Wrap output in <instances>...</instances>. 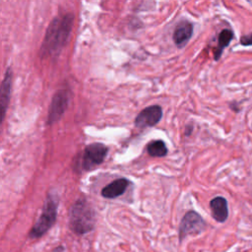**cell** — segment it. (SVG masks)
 Wrapping results in <instances>:
<instances>
[{"label":"cell","instance_id":"6da1fadb","mask_svg":"<svg viewBox=\"0 0 252 252\" xmlns=\"http://www.w3.org/2000/svg\"><path fill=\"white\" fill-rule=\"evenodd\" d=\"M74 22L73 14L54 18L46 30L40 48L42 55H57L69 38Z\"/></svg>","mask_w":252,"mask_h":252},{"label":"cell","instance_id":"7a4b0ae2","mask_svg":"<svg viewBox=\"0 0 252 252\" xmlns=\"http://www.w3.org/2000/svg\"><path fill=\"white\" fill-rule=\"evenodd\" d=\"M95 213L91 204L85 199H78L70 209V228L77 234H85L94 229Z\"/></svg>","mask_w":252,"mask_h":252},{"label":"cell","instance_id":"3957f363","mask_svg":"<svg viewBox=\"0 0 252 252\" xmlns=\"http://www.w3.org/2000/svg\"><path fill=\"white\" fill-rule=\"evenodd\" d=\"M58 208V197L56 194L48 193L42 213L30 231V237L37 238L42 236L55 222L57 217Z\"/></svg>","mask_w":252,"mask_h":252},{"label":"cell","instance_id":"277c9868","mask_svg":"<svg viewBox=\"0 0 252 252\" xmlns=\"http://www.w3.org/2000/svg\"><path fill=\"white\" fill-rule=\"evenodd\" d=\"M206 227L203 218L194 211H189L181 220L179 225V241L181 242L187 235L199 234Z\"/></svg>","mask_w":252,"mask_h":252},{"label":"cell","instance_id":"5b68a950","mask_svg":"<svg viewBox=\"0 0 252 252\" xmlns=\"http://www.w3.org/2000/svg\"><path fill=\"white\" fill-rule=\"evenodd\" d=\"M107 152L108 148L101 143H94L87 146L82 158L83 168L85 170H91L99 165L104 160Z\"/></svg>","mask_w":252,"mask_h":252},{"label":"cell","instance_id":"8992f818","mask_svg":"<svg viewBox=\"0 0 252 252\" xmlns=\"http://www.w3.org/2000/svg\"><path fill=\"white\" fill-rule=\"evenodd\" d=\"M70 101V94L65 90L58 91L54 95L48 109L47 123L52 124L57 122L64 114Z\"/></svg>","mask_w":252,"mask_h":252},{"label":"cell","instance_id":"52a82bcc","mask_svg":"<svg viewBox=\"0 0 252 252\" xmlns=\"http://www.w3.org/2000/svg\"><path fill=\"white\" fill-rule=\"evenodd\" d=\"M162 117V109L159 105H151L143 109L135 119L136 127L144 129L152 127L159 122Z\"/></svg>","mask_w":252,"mask_h":252},{"label":"cell","instance_id":"ba28073f","mask_svg":"<svg viewBox=\"0 0 252 252\" xmlns=\"http://www.w3.org/2000/svg\"><path fill=\"white\" fill-rule=\"evenodd\" d=\"M193 34V26L188 21L180 22L173 32V40L177 47H183Z\"/></svg>","mask_w":252,"mask_h":252},{"label":"cell","instance_id":"9c48e42d","mask_svg":"<svg viewBox=\"0 0 252 252\" xmlns=\"http://www.w3.org/2000/svg\"><path fill=\"white\" fill-rule=\"evenodd\" d=\"M130 184V181L126 178H118L112 181L111 183L107 184L105 187L101 190V196L107 199H114L126 191L128 185Z\"/></svg>","mask_w":252,"mask_h":252},{"label":"cell","instance_id":"30bf717a","mask_svg":"<svg viewBox=\"0 0 252 252\" xmlns=\"http://www.w3.org/2000/svg\"><path fill=\"white\" fill-rule=\"evenodd\" d=\"M11 88H12V71L10 68H8L5 73V76L1 85V91H0V106H1L2 119L6 114V110L9 104Z\"/></svg>","mask_w":252,"mask_h":252},{"label":"cell","instance_id":"8fae6325","mask_svg":"<svg viewBox=\"0 0 252 252\" xmlns=\"http://www.w3.org/2000/svg\"><path fill=\"white\" fill-rule=\"evenodd\" d=\"M210 208L212 211L213 218L219 221L223 222L226 220L228 217V208H227V201L220 196H218L211 200Z\"/></svg>","mask_w":252,"mask_h":252},{"label":"cell","instance_id":"7c38bea8","mask_svg":"<svg viewBox=\"0 0 252 252\" xmlns=\"http://www.w3.org/2000/svg\"><path fill=\"white\" fill-rule=\"evenodd\" d=\"M232 38H233V32L228 29H224L220 32L219 37H218V45L214 52L215 60H219V58L221 56L223 49L226 46H228V44Z\"/></svg>","mask_w":252,"mask_h":252},{"label":"cell","instance_id":"4fadbf2b","mask_svg":"<svg viewBox=\"0 0 252 252\" xmlns=\"http://www.w3.org/2000/svg\"><path fill=\"white\" fill-rule=\"evenodd\" d=\"M147 152L151 157H157L161 158L166 156L167 154V148L163 141L157 140L151 142L147 147Z\"/></svg>","mask_w":252,"mask_h":252},{"label":"cell","instance_id":"5bb4252c","mask_svg":"<svg viewBox=\"0 0 252 252\" xmlns=\"http://www.w3.org/2000/svg\"><path fill=\"white\" fill-rule=\"evenodd\" d=\"M240 44L243 46H251L252 45V32L249 34L242 35L240 37Z\"/></svg>","mask_w":252,"mask_h":252},{"label":"cell","instance_id":"9a60e30c","mask_svg":"<svg viewBox=\"0 0 252 252\" xmlns=\"http://www.w3.org/2000/svg\"><path fill=\"white\" fill-rule=\"evenodd\" d=\"M54 252H64V247H63V246H58V247L54 250Z\"/></svg>","mask_w":252,"mask_h":252}]
</instances>
